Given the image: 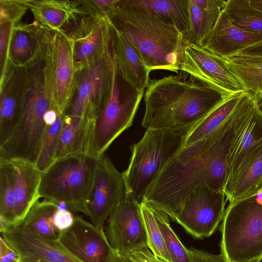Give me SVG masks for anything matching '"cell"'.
Wrapping results in <instances>:
<instances>
[{
  "instance_id": "6da1fadb",
  "label": "cell",
  "mask_w": 262,
  "mask_h": 262,
  "mask_svg": "<svg viewBox=\"0 0 262 262\" xmlns=\"http://www.w3.org/2000/svg\"><path fill=\"white\" fill-rule=\"evenodd\" d=\"M236 129L235 121L228 118L209 136L182 148L164 165L142 201L175 221L186 199L201 183L224 191L227 158Z\"/></svg>"
},
{
  "instance_id": "7a4b0ae2",
  "label": "cell",
  "mask_w": 262,
  "mask_h": 262,
  "mask_svg": "<svg viewBox=\"0 0 262 262\" xmlns=\"http://www.w3.org/2000/svg\"><path fill=\"white\" fill-rule=\"evenodd\" d=\"M188 75L180 73L150 80L144 94L143 127L190 131L223 100L235 93L190 76L188 78Z\"/></svg>"
},
{
  "instance_id": "3957f363",
  "label": "cell",
  "mask_w": 262,
  "mask_h": 262,
  "mask_svg": "<svg viewBox=\"0 0 262 262\" xmlns=\"http://www.w3.org/2000/svg\"><path fill=\"white\" fill-rule=\"evenodd\" d=\"M106 16L150 71L181 70L184 49L188 43L176 27L144 7L125 4L121 0Z\"/></svg>"
},
{
  "instance_id": "277c9868",
  "label": "cell",
  "mask_w": 262,
  "mask_h": 262,
  "mask_svg": "<svg viewBox=\"0 0 262 262\" xmlns=\"http://www.w3.org/2000/svg\"><path fill=\"white\" fill-rule=\"evenodd\" d=\"M53 108L43 64L26 69L20 113L11 134L0 145V163L35 166L49 127L45 116Z\"/></svg>"
},
{
  "instance_id": "5b68a950",
  "label": "cell",
  "mask_w": 262,
  "mask_h": 262,
  "mask_svg": "<svg viewBox=\"0 0 262 262\" xmlns=\"http://www.w3.org/2000/svg\"><path fill=\"white\" fill-rule=\"evenodd\" d=\"M189 130L147 128L130 146L128 167L122 173L125 196L140 204L164 165L182 149Z\"/></svg>"
},
{
  "instance_id": "8992f818",
  "label": "cell",
  "mask_w": 262,
  "mask_h": 262,
  "mask_svg": "<svg viewBox=\"0 0 262 262\" xmlns=\"http://www.w3.org/2000/svg\"><path fill=\"white\" fill-rule=\"evenodd\" d=\"M220 229L227 262L262 261V190L230 203Z\"/></svg>"
},
{
  "instance_id": "52a82bcc",
  "label": "cell",
  "mask_w": 262,
  "mask_h": 262,
  "mask_svg": "<svg viewBox=\"0 0 262 262\" xmlns=\"http://www.w3.org/2000/svg\"><path fill=\"white\" fill-rule=\"evenodd\" d=\"M98 159L77 154L58 159L41 172L40 198L63 202L73 213L85 214L92 193Z\"/></svg>"
},
{
  "instance_id": "ba28073f",
  "label": "cell",
  "mask_w": 262,
  "mask_h": 262,
  "mask_svg": "<svg viewBox=\"0 0 262 262\" xmlns=\"http://www.w3.org/2000/svg\"><path fill=\"white\" fill-rule=\"evenodd\" d=\"M114 86L110 98L94 120L89 154L96 159L130 127L145 91H138L122 75L113 56Z\"/></svg>"
},
{
  "instance_id": "9c48e42d",
  "label": "cell",
  "mask_w": 262,
  "mask_h": 262,
  "mask_svg": "<svg viewBox=\"0 0 262 262\" xmlns=\"http://www.w3.org/2000/svg\"><path fill=\"white\" fill-rule=\"evenodd\" d=\"M114 80L112 52L76 72V94L66 115L95 119L111 96Z\"/></svg>"
},
{
  "instance_id": "30bf717a",
  "label": "cell",
  "mask_w": 262,
  "mask_h": 262,
  "mask_svg": "<svg viewBox=\"0 0 262 262\" xmlns=\"http://www.w3.org/2000/svg\"><path fill=\"white\" fill-rule=\"evenodd\" d=\"M43 64L53 103L59 113L65 114L74 97L76 74L73 43L68 34L52 33Z\"/></svg>"
},
{
  "instance_id": "8fae6325",
  "label": "cell",
  "mask_w": 262,
  "mask_h": 262,
  "mask_svg": "<svg viewBox=\"0 0 262 262\" xmlns=\"http://www.w3.org/2000/svg\"><path fill=\"white\" fill-rule=\"evenodd\" d=\"M227 201L224 191L214 190L202 182L187 197L174 222L195 238L208 237L222 221Z\"/></svg>"
},
{
  "instance_id": "7c38bea8",
  "label": "cell",
  "mask_w": 262,
  "mask_h": 262,
  "mask_svg": "<svg viewBox=\"0 0 262 262\" xmlns=\"http://www.w3.org/2000/svg\"><path fill=\"white\" fill-rule=\"evenodd\" d=\"M125 194L122 173L117 170L107 155H102L98 159L92 196L85 215L92 224L104 230L105 220Z\"/></svg>"
},
{
  "instance_id": "4fadbf2b",
  "label": "cell",
  "mask_w": 262,
  "mask_h": 262,
  "mask_svg": "<svg viewBox=\"0 0 262 262\" xmlns=\"http://www.w3.org/2000/svg\"><path fill=\"white\" fill-rule=\"evenodd\" d=\"M68 34L73 43L76 72L112 52V27L105 15L90 13Z\"/></svg>"
},
{
  "instance_id": "5bb4252c",
  "label": "cell",
  "mask_w": 262,
  "mask_h": 262,
  "mask_svg": "<svg viewBox=\"0 0 262 262\" xmlns=\"http://www.w3.org/2000/svg\"><path fill=\"white\" fill-rule=\"evenodd\" d=\"M180 69L215 88L234 93L245 91L226 59L199 45L188 43L185 46Z\"/></svg>"
},
{
  "instance_id": "9a60e30c",
  "label": "cell",
  "mask_w": 262,
  "mask_h": 262,
  "mask_svg": "<svg viewBox=\"0 0 262 262\" xmlns=\"http://www.w3.org/2000/svg\"><path fill=\"white\" fill-rule=\"evenodd\" d=\"M58 242L80 262H112L116 253L104 230L79 215H75L74 222L69 229L59 233Z\"/></svg>"
},
{
  "instance_id": "2e32d148",
  "label": "cell",
  "mask_w": 262,
  "mask_h": 262,
  "mask_svg": "<svg viewBox=\"0 0 262 262\" xmlns=\"http://www.w3.org/2000/svg\"><path fill=\"white\" fill-rule=\"evenodd\" d=\"M105 229L108 241L117 253H125L146 243L140 204L126 196L110 214Z\"/></svg>"
},
{
  "instance_id": "e0dca14e",
  "label": "cell",
  "mask_w": 262,
  "mask_h": 262,
  "mask_svg": "<svg viewBox=\"0 0 262 262\" xmlns=\"http://www.w3.org/2000/svg\"><path fill=\"white\" fill-rule=\"evenodd\" d=\"M2 236L19 254L20 262H80L59 243L24 229L20 225L1 231Z\"/></svg>"
},
{
  "instance_id": "ac0fdd59",
  "label": "cell",
  "mask_w": 262,
  "mask_h": 262,
  "mask_svg": "<svg viewBox=\"0 0 262 262\" xmlns=\"http://www.w3.org/2000/svg\"><path fill=\"white\" fill-rule=\"evenodd\" d=\"M24 4L41 28L51 33L68 34L92 13L84 1L27 0Z\"/></svg>"
},
{
  "instance_id": "d6986e66",
  "label": "cell",
  "mask_w": 262,
  "mask_h": 262,
  "mask_svg": "<svg viewBox=\"0 0 262 262\" xmlns=\"http://www.w3.org/2000/svg\"><path fill=\"white\" fill-rule=\"evenodd\" d=\"M52 33L41 28L35 21L13 24L9 48V63L15 68L28 69L44 59Z\"/></svg>"
},
{
  "instance_id": "ffe728a7",
  "label": "cell",
  "mask_w": 262,
  "mask_h": 262,
  "mask_svg": "<svg viewBox=\"0 0 262 262\" xmlns=\"http://www.w3.org/2000/svg\"><path fill=\"white\" fill-rule=\"evenodd\" d=\"M261 40L262 34L248 32L237 27L223 10L200 46L227 59Z\"/></svg>"
},
{
  "instance_id": "44dd1931",
  "label": "cell",
  "mask_w": 262,
  "mask_h": 262,
  "mask_svg": "<svg viewBox=\"0 0 262 262\" xmlns=\"http://www.w3.org/2000/svg\"><path fill=\"white\" fill-rule=\"evenodd\" d=\"M261 143L262 114L256 106L241 124L231 145L227 158L225 185Z\"/></svg>"
},
{
  "instance_id": "7402d4cb",
  "label": "cell",
  "mask_w": 262,
  "mask_h": 262,
  "mask_svg": "<svg viewBox=\"0 0 262 262\" xmlns=\"http://www.w3.org/2000/svg\"><path fill=\"white\" fill-rule=\"evenodd\" d=\"M26 69L12 67L1 83L0 145L11 134L21 108Z\"/></svg>"
},
{
  "instance_id": "603a6c76",
  "label": "cell",
  "mask_w": 262,
  "mask_h": 262,
  "mask_svg": "<svg viewBox=\"0 0 262 262\" xmlns=\"http://www.w3.org/2000/svg\"><path fill=\"white\" fill-rule=\"evenodd\" d=\"M111 27L112 52L119 70L138 91H145L150 80L151 71L131 44Z\"/></svg>"
},
{
  "instance_id": "cb8c5ba5",
  "label": "cell",
  "mask_w": 262,
  "mask_h": 262,
  "mask_svg": "<svg viewBox=\"0 0 262 262\" xmlns=\"http://www.w3.org/2000/svg\"><path fill=\"white\" fill-rule=\"evenodd\" d=\"M262 190V143L226 184L224 192L230 203Z\"/></svg>"
},
{
  "instance_id": "d4e9b609",
  "label": "cell",
  "mask_w": 262,
  "mask_h": 262,
  "mask_svg": "<svg viewBox=\"0 0 262 262\" xmlns=\"http://www.w3.org/2000/svg\"><path fill=\"white\" fill-rule=\"evenodd\" d=\"M94 120L64 114L55 161L77 154H89Z\"/></svg>"
},
{
  "instance_id": "484cf974",
  "label": "cell",
  "mask_w": 262,
  "mask_h": 262,
  "mask_svg": "<svg viewBox=\"0 0 262 262\" xmlns=\"http://www.w3.org/2000/svg\"><path fill=\"white\" fill-rule=\"evenodd\" d=\"M15 167V222L20 223L32 206L40 198L39 189L41 172L35 165L18 163ZM14 225V226H15Z\"/></svg>"
},
{
  "instance_id": "4316f807",
  "label": "cell",
  "mask_w": 262,
  "mask_h": 262,
  "mask_svg": "<svg viewBox=\"0 0 262 262\" xmlns=\"http://www.w3.org/2000/svg\"><path fill=\"white\" fill-rule=\"evenodd\" d=\"M245 92L235 93L220 103L188 132L182 148L209 136L216 130L235 109Z\"/></svg>"
},
{
  "instance_id": "83f0119b",
  "label": "cell",
  "mask_w": 262,
  "mask_h": 262,
  "mask_svg": "<svg viewBox=\"0 0 262 262\" xmlns=\"http://www.w3.org/2000/svg\"><path fill=\"white\" fill-rule=\"evenodd\" d=\"M125 4L150 10L165 22L176 27L185 37L189 21L188 0H121Z\"/></svg>"
},
{
  "instance_id": "f1b7e54d",
  "label": "cell",
  "mask_w": 262,
  "mask_h": 262,
  "mask_svg": "<svg viewBox=\"0 0 262 262\" xmlns=\"http://www.w3.org/2000/svg\"><path fill=\"white\" fill-rule=\"evenodd\" d=\"M57 209V204L54 201L46 199L41 202L38 200L19 225L25 230L39 236L58 241L59 232L52 222L53 215Z\"/></svg>"
},
{
  "instance_id": "f546056e",
  "label": "cell",
  "mask_w": 262,
  "mask_h": 262,
  "mask_svg": "<svg viewBox=\"0 0 262 262\" xmlns=\"http://www.w3.org/2000/svg\"><path fill=\"white\" fill-rule=\"evenodd\" d=\"M226 60L245 92L253 95L262 89V56L236 55Z\"/></svg>"
},
{
  "instance_id": "4dcf8cb0",
  "label": "cell",
  "mask_w": 262,
  "mask_h": 262,
  "mask_svg": "<svg viewBox=\"0 0 262 262\" xmlns=\"http://www.w3.org/2000/svg\"><path fill=\"white\" fill-rule=\"evenodd\" d=\"M15 172L13 164L0 163V230L14 226Z\"/></svg>"
},
{
  "instance_id": "1f68e13d",
  "label": "cell",
  "mask_w": 262,
  "mask_h": 262,
  "mask_svg": "<svg viewBox=\"0 0 262 262\" xmlns=\"http://www.w3.org/2000/svg\"><path fill=\"white\" fill-rule=\"evenodd\" d=\"M224 10L237 27L262 34V11L252 6L249 0H228Z\"/></svg>"
},
{
  "instance_id": "d6a6232c",
  "label": "cell",
  "mask_w": 262,
  "mask_h": 262,
  "mask_svg": "<svg viewBox=\"0 0 262 262\" xmlns=\"http://www.w3.org/2000/svg\"><path fill=\"white\" fill-rule=\"evenodd\" d=\"M189 21L185 38L188 43L201 46L215 26L221 13L200 8L194 0H188Z\"/></svg>"
},
{
  "instance_id": "836d02e7",
  "label": "cell",
  "mask_w": 262,
  "mask_h": 262,
  "mask_svg": "<svg viewBox=\"0 0 262 262\" xmlns=\"http://www.w3.org/2000/svg\"><path fill=\"white\" fill-rule=\"evenodd\" d=\"M140 207L148 248L156 257L163 262H173L155 219L153 207L143 201L140 204Z\"/></svg>"
},
{
  "instance_id": "e575fe53",
  "label": "cell",
  "mask_w": 262,
  "mask_h": 262,
  "mask_svg": "<svg viewBox=\"0 0 262 262\" xmlns=\"http://www.w3.org/2000/svg\"><path fill=\"white\" fill-rule=\"evenodd\" d=\"M153 211L173 262H191L188 249L170 226L169 216L154 207Z\"/></svg>"
},
{
  "instance_id": "d590c367",
  "label": "cell",
  "mask_w": 262,
  "mask_h": 262,
  "mask_svg": "<svg viewBox=\"0 0 262 262\" xmlns=\"http://www.w3.org/2000/svg\"><path fill=\"white\" fill-rule=\"evenodd\" d=\"M65 114H59L55 123L49 126L43 139L35 167L43 172L55 161V155Z\"/></svg>"
},
{
  "instance_id": "8d00e7d4",
  "label": "cell",
  "mask_w": 262,
  "mask_h": 262,
  "mask_svg": "<svg viewBox=\"0 0 262 262\" xmlns=\"http://www.w3.org/2000/svg\"><path fill=\"white\" fill-rule=\"evenodd\" d=\"M0 22V67L2 82L5 79L10 67L8 53L10 36L14 23L7 20Z\"/></svg>"
},
{
  "instance_id": "74e56055",
  "label": "cell",
  "mask_w": 262,
  "mask_h": 262,
  "mask_svg": "<svg viewBox=\"0 0 262 262\" xmlns=\"http://www.w3.org/2000/svg\"><path fill=\"white\" fill-rule=\"evenodd\" d=\"M0 2V21L17 22L27 9L23 1L1 0Z\"/></svg>"
},
{
  "instance_id": "f35d334b",
  "label": "cell",
  "mask_w": 262,
  "mask_h": 262,
  "mask_svg": "<svg viewBox=\"0 0 262 262\" xmlns=\"http://www.w3.org/2000/svg\"><path fill=\"white\" fill-rule=\"evenodd\" d=\"M123 254H126L134 262H163L154 255L146 243L137 246Z\"/></svg>"
},
{
  "instance_id": "ab89813d",
  "label": "cell",
  "mask_w": 262,
  "mask_h": 262,
  "mask_svg": "<svg viewBox=\"0 0 262 262\" xmlns=\"http://www.w3.org/2000/svg\"><path fill=\"white\" fill-rule=\"evenodd\" d=\"M75 216L69 210H57L54 212L53 224L59 233L69 229L73 224Z\"/></svg>"
},
{
  "instance_id": "60d3db41",
  "label": "cell",
  "mask_w": 262,
  "mask_h": 262,
  "mask_svg": "<svg viewBox=\"0 0 262 262\" xmlns=\"http://www.w3.org/2000/svg\"><path fill=\"white\" fill-rule=\"evenodd\" d=\"M188 250L191 262H227L222 253L212 254L193 247Z\"/></svg>"
},
{
  "instance_id": "b9f144b4",
  "label": "cell",
  "mask_w": 262,
  "mask_h": 262,
  "mask_svg": "<svg viewBox=\"0 0 262 262\" xmlns=\"http://www.w3.org/2000/svg\"><path fill=\"white\" fill-rule=\"evenodd\" d=\"M0 262H20L19 254L2 236L0 237Z\"/></svg>"
},
{
  "instance_id": "7bdbcfd3",
  "label": "cell",
  "mask_w": 262,
  "mask_h": 262,
  "mask_svg": "<svg viewBox=\"0 0 262 262\" xmlns=\"http://www.w3.org/2000/svg\"><path fill=\"white\" fill-rule=\"evenodd\" d=\"M196 4L202 9L212 12L222 13L227 1L225 0H194Z\"/></svg>"
},
{
  "instance_id": "ee69618b",
  "label": "cell",
  "mask_w": 262,
  "mask_h": 262,
  "mask_svg": "<svg viewBox=\"0 0 262 262\" xmlns=\"http://www.w3.org/2000/svg\"><path fill=\"white\" fill-rule=\"evenodd\" d=\"M236 55L248 56H262V40L244 49Z\"/></svg>"
},
{
  "instance_id": "f6af8a7d",
  "label": "cell",
  "mask_w": 262,
  "mask_h": 262,
  "mask_svg": "<svg viewBox=\"0 0 262 262\" xmlns=\"http://www.w3.org/2000/svg\"><path fill=\"white\" fill-rule=\"evenodd\" d=\"M112 262H134L126 254L116 252Z\"/></svg>"
},
{
  "instance_id": "bcb514c9",
  "label": "cell",
  "mask_w": 262,
  "mask_h": 262,
  "mask_svg": "<svg viewBox=\"0 0 262 262\" xmlns=\"http://www.w3.org/2000/svg\"><path fill=\"white\" fill-rule=\"evenodd\" d=\"M249 3L253 7L262 11V0H249Z\"/></svg>"
},
{
  "instance_id": "7dc6e473",
  "label": "cell",
  "mask_w": 262,
  "mask_h": 262,
  "mask_svg": "<svg viewBox=\"0 0 262 262\" xmlns=\"http://www.w3.org/2000/svg\"><path fill=\"white\" fill-rule=\"evenodd\" d=\"M252 95L256 103L262 102V93L256 92Z\"/></svg>"
},
{
  "instance_id": "c3c4849f",
  "label": "cell",
  "mask_w": 262,
  "mask_h": 262,
  "mask_svg": "<svg viewBox=\"0 0 262 262\" xmlns=\"http://www.w3.org/2000/svg\"><path fill=\"white\" fill-rule=\"evenodd\" d=\"M256 106L259 112L262 114V102L256 103Z\"/></svg>"
},
{
  "instance_id": "681fc988",
  "label": "cell",
  "mask_w": 262,
  "mask_h": 262,
  "mask_svg": "<svg viewBox=\"0 0 262 262\" xmlns=\"http://www.w3.org/2000/svg\"><path fill=\"white\" fill-rule=\"evenodd\" d=\"M256 92H260V93H262V89H261V90H259V91H258ZM256 92H255V93H256Z\"/></svg>"
}]
</instances>
